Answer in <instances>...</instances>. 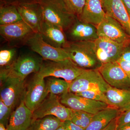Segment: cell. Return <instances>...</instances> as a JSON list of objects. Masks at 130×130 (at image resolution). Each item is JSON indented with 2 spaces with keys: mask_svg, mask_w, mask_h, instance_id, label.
<instances>
[{
  "mask_svg": "<svg viewBox=\"0 0 130 130\" xmlns=\"http://www.w3.org/2000/svg\"><path fill=\"white\" fill-rule=\"evenodd\" d=\"M26 44L44 60L58 61L69 58L64 49L56 47L47 43L40 33H35Z\"/></svg>",
  "mask_w": 130,
  "mask_h": 130,
  "instance_id": "cell-9",
  "label": "cell"
},
{
  "mask_svg": "<svg viewBox=\"0 0 130 130\" xmlns=\"http://www.w3.org/2000/svg\"><path fill=\"white\" fill-rule=\"evenodd\" d=\"M49 94L44 78L36 73L26 88L24 102L26 107L33 112Z\"/></svg>",
  "mask_w": 130,
  "mask_h": 130,
  "instance_id": "cell-11",
  "label": "cell"
},
{
  "mask_svg": "<svg viewBox=\"0 0 130 130\" xmlns=\"http://www.w3.org/2000/svg\"><path fill=\"white\" fill-rule=\"evenodd\" d=\"M104 80L113 88L130 89V78L117 61L102 64L98 69Z\"/></svg>",
  "mask_w": 130,
  "mask_h": 130,
  "instance_id": "cell-10",
  "label": "cell"
},
{
  "mask_svg": "<svg viewBox=\"0 0 130 130\" xmlns=\"http://www.w3.org/2000/svg\"><path fill=\"white\" fill-rule=\"evenodd\" d=\"M36 1L41 7L44 21L60 27L64 31L77 18L69 11L63 0Z\"/></svg>",
  "mask_w": 130,
  "mask_h": 130,
  "instance_id": "cell-2",
  "label": "cell"
},
{
  "mask_svg": "<svg viewBox=\"0 0 130 130\" xmlns=\"http://www.w3.org/2000/svg\"><path fill=\"white\" fill-rule=\"evenodd\" d=\"M46 83L49 94L61 95L69 91L70 83L64 79L51 77Z\"/></svg>",
  "mask_w": 130,
  "mask_h": 130,
  "instance_id": "cell-25",
  "label": "cell"
},
{
  "mask_svg": "<svg viewBox=\"0 0 130 130\" xmlns=\"http://www.w3.org/2000/svg\"><path fill=\"white\" fill-rule=\"evenodd\" d=\"M94 42L96 55L102 64L117 61L126 47L129 45L102 37H98Z\"/></svg>",
  "mask_w": 130,
  "mask_h": 130,
  "instance_id": "cell-12",
  "label": "cell"
},
{
  "mask_svg": "<svg viewBox=\"0 0 130 130\" xmlns=\"http://www.w3.org/2000/svg\"><path fill=\"white\" fill-rule=\"evenodd\" d=\"M106 15L101 0H86L83 12L78 19L96 26L105 19Z\"/></svg>",
  "mask_w": 130,
  "mask_h": 130,
  "instance_id": "cell-20",
  "label": "cell"
},
{
  "mask_svg": "<svg viewBox=\"0 0 130 130\" xmlns=\"http://www.w3.org/2000/svg\"><path fill=\"white\" fill-rule=\"evenodd\" d=\"M109 86L98 69L85 70L70 83L69 91L76 93L87 90H99L105 93Z\"/></svg>",
  "mask_w": 130,
  "mask_h": 130,
  "instance_id": "cell-5",
  "label": "cell"
},
{
  "mask_svg": "<svg viewBox=\"0 0 130 130\" xmlns=\"http://www.w3.org/2000/svg\"><path fill=\"white\" fill-rule=\"evenodd\" d=\"M56 130H67V128L65 127L64 124L62 125L59 127L58 129H56Z\"/></svg>",
  "mask_w": 130,
  "mask_h": 130,
  "instance_id": "cell-37",
  "label": "cell"
},
{
  "mask_svg": "<svg viewBox=\"0 0 130 130\" xmlns=\"http://www.w3.org/2000/svg\"><path fill=\"white\" fill-rule=\"evenodd\" d=\"M35 33L23 20L14 23L0 25V34L10 45L26 44Z\"/></svg>",
  "mask_w": 130,
  "mask_h": 130,
  "instance_id": "cell-13",
  "label": "cell"
},
{
  "mask_svg": "<svg viewBox=\"0 0 130 130\" xmlns=\"http://www.w3.org/2000/svg\"><path fill=\"white\" fill-rule=\"evenodd\" d=\"M16 49H3L0 51V66L3 68L11 65L16 58Z\"/></svg>",
  "mask_w": 130,
  "mask_h": 130,
  "instance_id": "cell-27",
  "label": "cell"
},
{
  "mask_svg": "<svg viewBox=\"0 0 130 130\" xmlns=\"http://www.w3.org/2000/svg\"><path fill=\"white\" fill-rule=\"evenodd\" d=\"M117 125V118L113 120L106 128L101 130H116Z\"/></svg>",
  "mask_w": 130,
  "mask_h": 130,
  "instance_id": "cell-35",
  "label": "cell"
},
{
  "mask_svg": "<svg viewBox=\"0 0 130 130\" xmlns=\"http://www.w3.org/2000/svg\"><path fill=\"white\" fill-rule=\"evenodd\" d=\"M60 100L63 105L71 109L94 115L108 106L105 102L88 99L68 91L60 95Z\"/></svg>",
  "mask_w": 130,
  "mask_h": 130,
  "instance_id": "cell-8",
  "label": "cell"
},
{
  "mask_svg": "<svg viewBox=\"0 0 130 130\" xmlns=\"http://www.w3.org/2000/svg\"><path fill=\"white\" fill-rule=\"evenodd\" d=\"M32 113L26 106L23 99L12 113L7 130H28L32 121Z\"/></svg>",
  "mask_w": 130,
  "mask_h": 130,
  "instance_id": "cell-18",
  "label": "cell"
},
{
  "mask_svg": "<svg viewBox=\"0 0 130 130\" xmlns=\"http://www.w3.org/2000/svg\"><path fill=\"white\" fill-rule=\"evenodd\" d=\"M63 124L68 130H85V129L77 125L72 123L71 120H68L64 122Z\"/></svg>",
  "mask_w": 130,
  "mask_h": 130,
  "instance_id": "cell-32",
  "label": "cell"
},
{
  "mask_svg": "<svg viewBox=\"0 0 130 130\" xmlns=\"http://www.w3.org/2000/svg\"><path fill=\"white\" fill-rule=\"evenodd\" d=\"M26 87L25 80L7 78L1 79V99L13 109L24 98Z\"/></svg>",
  "mask_w": 130,
  "mask_h": 130,
  "instance_id": "cell-7",
  "label": "cell"
},
{
  "mask_svg": "<svg viewBox=\"0 0 130 130\" xmlns=\"http://www.w3.org/2000/svg\"><path fill=\"white\" fill-rule=\"evenodd\" d=\"M41 60L30 55H24L16 58L11 65L1 68V79L7 78L25 80L29 74L38 72Z\"/></svg>",
  "mask_w": 130,
  "mask_h": 130,
  "instance_id": "cell-4",
  "label": "cell"
},
{
  "mask_svg": "<svg viewBox=\"0 0 130 130\" xmlns=\"http://www.w3.org/2000/svg\"><path fill=\"white\" fill-rule=\"evenodd\" d=\"M130 125V109L121 113L117 118L116 130H119Z\"/></svg>",
  "mask_w": 130,
  "mask_h": 130,
  "instance_id": "cell-31",
  "label": "cell"
},
{
  "mask_svg": "<svg viewBox=\"0 0 130 130\" xmlns=\"http://www.w3.org/2000/svg\"><path fill=\"white\" fill-rule=\"evenodd\" d=\"M121 113L116 108L108 106L93 115L90 123L85 130H102Z\"/></svg>",
  "mask_w": 130,
  "mask_h": 130,
  "instance_id": "cell-22",
  "label": "cell"
},
{
  "mask_svg": "<svg viewBox=\"0 0 130 130\" xmlns=\"http://www.w3.org/2000/svg\"><path fill=\"white\" fill-rule=\"evenodd\" d=\"M64 122L54 116H47L33 120L28 130H56Z\"/></svg>",
  "mask_w": 130,
  "mask_h": 130,
  "instance_id": "cell-24",
  "label": "cell"
},
{
  "mask_svg": "<svg viewBox=\"0 0 130 130\" xmlns=\"http://www.w3.org/2000/svg\"><path fill=\"white\" fill-rule=\"evenodd\" d=\"M13 109L0 100V124H3L6 128Z\"/></svg>",
  "mask_w": 130,
  "mask_h": 130,
  "instance_id": "cell-30",
  "label": "cell"
},
{
  "mask_svg": "<svg viewBox=\"0 0 130 130\" xmlns=\"http://www.w3.org/2000/svg\"><path fill=\"white\" fill-rule=\"evenodd\" d=\"M103 9L108 15L123 26L130 37V16L122 0H101Z\"/></svg>",
  "mask_w": 130,
  "mask_h": 130,
  "instance_id": "cell-16",
  "label": "cell"
},
{
  "mask_svg": "<svg viewBox=\"0 0 130 130\" xmlns=\"http://www.w3.org/2000/svg\"><path fill=\"white\" fill-rule=\"evenodd\" d=\"M75 94L82 97L90 100L102 102L107 104V98L105 93L100 91L87 90Z\"/></svg>",
  "mask_w": 130,
  "mask_h": 130,
  "instance_id": "cell-29",
  "label": "cell"
},
{
  "mask_svg": "<svg viewBox=\"0 0 130 130\" xmlns=\"http://www.w3.org/2000/svg\"><path fill=\"white\" fill-rule=\"evenodd\" d=\"M36 0H0L1 3L12 4L14 5L20 4L24 3L30 2Z\"/></svg>",
  "mask_w": 130,
  "mask_h": 130,
  "instance_id": "cell-34",
  "label": "cell"
},
{
  "mask_svg": "<svg viewBox=\"0 0 130 130\" xmlns=\"http://www.w3.org/2000/svg\"><path fill=\"white\" fill-rule=\"evenodd\" d=\"M119 130H130V125L129 126L126 127L125 128H122V129H120Z\"/></svg>",
  "mask_w": 130,
  "mask_h": 130,
  "instance_id": "cell-39",
  "label": "cell"
},
{
  "mask_svg": "<svg viewBox=\"0 0 130 130\" xmlns=\"http://www.w3.org/2000/svg\"><path fill=\"white\" fill-rule=\"evenodd\" d=\"M96 27L98 37L106 38L118 43L130 45V37L123 26L106 13L105 19Z\"/></svg>",
  "mask_w": 130,
  "mask_h": 130,
  "instance_id": "cell-14",
  "label": "cell"
},
{
  "mask_svg": "<svg viewBox=\"0 0 130 130\" xmlns=\"http://www.w3.org/2000/svg\"><path fill=\"white\" fill-rule=\"evenodd\" d=\"M85 70L81 68L70 59L60 61H48L42 63L38 75L45 78L49 77L62 78L71 83Z\"/></svg>",
  "mask_w": 130,
  "mask_h": 130,
  "instance_id": "cell-3",
  "label": "cell"
},
{
  "mask_svg": "<svg viewBox=\"0 0 130 130\" xmlns=\"http://www.w3.org/2000/svg\"><path fill=\"white\" fill-rule=\"evenodd\" d=\"M63 48L69 59L85 70H96L102 65L96 55L94 41H69Z\"/></svg>",
  "mask_w": 130,
  "mask_h": 130,
  "instance_id": "cell-1",
  "label": "cell"
},
{
  "mask_svg": "<svg viewBox=\"0 0 130 130\" xmlns=\"http://www.w3.org/2000/svg\"><path fill=\"white\" fill-rule=\"evenodd\" d=\"M0 130H7V129L3 124H0Z\"/></svg>",
  "mask_w": 130,
  "mask_h": 130,
  "instance_id": "cell-38",
  "label": "cell"
},
{
  "mask_svg": "<svg viewBox=\"0 0 130 130\" xmlns=\"http://www.w3.org/2000/svg\"><path fill=\"white\" fill-rule=\"evenodd\" d=\"M22 20L16 5L1 3L0 25H6Z\"/></svg>",
  "mask_w": 130,
  "mask_h": 130,
  "instance_id": "cell-23",
  "label": "cell"
},
{
  "mask_svg": "<svg viewBox=\"0 0 130 130\" xmlns=\"http://www.w3.org/2000/svg\"><path fill=\"white\" fill-rule=\"evenodd\" d=\"M93 115L72 109L71 120L72 123L85 129L90 123Z\"/></svg>",
  "mask_w": 130,
  "mask_h": 130,
  "instance_id": "cell-26",
  "label": "cell"
},
{
  "mask_svg": "<svg viewBox=\"0 0 130 130\" xmlns=\"http://www.w3.org/2000/svg\"><path fill=\"white\" fill-rule=\"evenodd\" d=\"M107 104L121 113L130 109V89H120L109 86L105 93Z\"/></svg>",
  "mask_w": 130,
  "mask_h": 130,
  "instance_id": "cell-21",
  "label": "cell"
},
{
  "mask_svg": "<svg viewBox=\"0 0 130 130\" xmlns=\"http://www.w3.org/2000/svg\"><path fill=\"white\" fill-rule=\"evenodd\" d=\"M40 33L44 41L56 47L64 48L69 42L63 29L44 20Z\"/></svg>",
  "mask_w": 130,
  "mask_h": 130,
  "instance_id": "cell-19",
  "label": "cell"
},
{
  "mask_svg": "<svg viewBox=\"0 0 130 130\" xmlns=\"http://www.w3.org/2000/svg\"><path fill=\"white\" fill-rule=\"evenodd\" d=\"M122 1L130 16V0H122Z\"/></svg>",
  "mask_w": 130,
  "mask_h": 130,
  "instance_id": "cell-36",
  "label": "cell"
},
{
  "mask_svg": "<svg viewBox=\"0 0 130 130\" xmlns=\"http://www.w3.org/2000/svg\"><path fill=\"white\" fill-rule=\"evenodd\" d=\"M16 6L22 20L35 33H40L44 21L42 9L40 4L35 1L17 4Z\"/></svg>",
  "mask_w": 130,
  "mask_h": 130,
  "instance_id": "cell-15",
  "label": "cell"
},
{
  "mask_svg": "<svg viewBox=\"0 0 130 130\" xmlns=\"http://www.w3.org/2000/svg\"><path fill=\"white\" fill-rule=\"evenodd\" d=\"M72 113V109L61 103L58 95L49 94L32 113V121L51 115L64 122L70 120Z\"/></svg>",
  "mask_w": 130,
  "mask_h": 130,
  "instance_id": "cell-6",
  "label": "cell"
},
{
  "mask_svg": "<svg viewBox=\"0 0 130 130\" xmlns=\"http://www.w3.org/2000/svg\"><path fill=\"white\" fill-rule=\"evenodd\" d=\"M117 62L119 64L130 78V62L118 59Z\"/></svg>",
  "mask_w": 130,
  "mask_h": 130,
  "instance_id": "cell-33",
  "label": "cell"
},
{
  "mask_svg": "<svg viewBox=\"0 0 130 130\" xmlns=\"http://www.w3.org/2000/svg\"><path fill=\"white\" fill-rule=\"evenodd\" d=\"M69 41H94L98 38L96 26L83 22L77 18L72 25L66 30Z\"/></svg>",
  "mask_w": 130,
  "mask_h": 130,
  "instance_id": "cell-17",
  "label": "cell"
},
{
  "mask_svg": "<svg viewBox=\"0 0 130 130\" xmlns=\"http://www.w3.org/2000/svg\"><path fill=\"white\" fill-rule=\"evenodd\" d=\"M67 7L72 14L78 18L82 13L86 0H63Z\"/></svg>",
  "mask_w": 130,
  "mask_h": 130,
  "instance_id": "cell-28",
  "label": "cell"
}]
</instances>
